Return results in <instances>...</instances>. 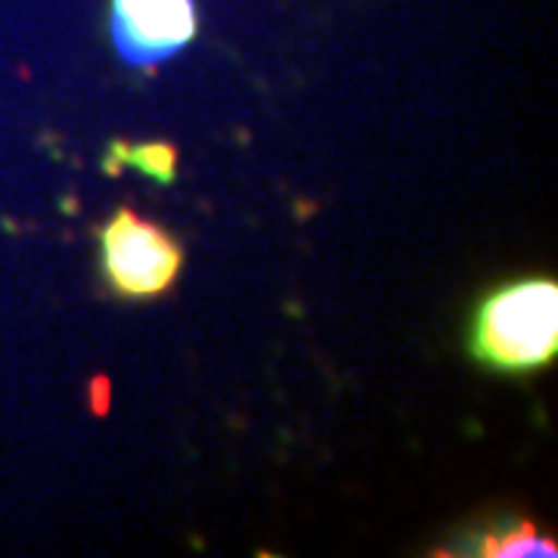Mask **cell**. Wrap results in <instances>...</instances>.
<instances>
[{"mask_svg": "<svg viewBox=\"0 0 558 558\" xmlns=\"http://www.w3.org/2000/svg\"><path fill=\"white\" fill-rule=\"evenodd\" d=\"M469 351L497 373H534L558 354V282L527 277L487 295L472 323Z\"/></svg>", "mask_w": 558, "mask_h": 558, "instance_id": "6da1fadb", "label": "cell"}, {"mask_svg": "<svg viewBox=\"0 0 558 558\" xmlns=\"http://www.w3.org/2000/svg\"><path fill=\"white\" fill-rule=\"evenodd\" d=\"M100 264L106 286L121 299H159L183 267L180 242L134 208H119L100 230Z\"/></svg>", "mask_w": 558, "mask_h": 558, "instance_id": "7a4b0ae2", "label": "cell"}, {"mask_svg": "<svg viewBox=\"0 0 558 558\" xmlns=\"http://www.w3.org/2000/svg\"><path fill=\"white\" fill-rule=\"evenodd\" d=\"M199 32L196 0H112L109 35L128 65L153 69L171 60Z\"/></svg>", "mask_w": 558, "mask_h": 558, "instance_id": "3957f363", "label": "cell"}, {"mask_svg": "<svg viewBox=\"0 0 558 558\" xmlns=\"http://www.w3.org/2000/svg\"><path fill=\"white\" fill-rule=\"evenodd\" d=\"M124 165L137 168L143 178L156 180L161 186H171L178 178V146L165 143V140H153V143H124V140H112L109 143V159H106V171L119 174Z\"/></svg>", "mask_w": 558, "mask_h": 558, "instance_id": "277c9868", "label": "cell"}, {"mask_svg": "<svg viewBox=\"0 0 558 558\" xmlns=\"http://www.w3.org/2000/svg\"><path fill=\"white\" fill-rule=\"evenodd\" d=\"M478 556H556V543L546 537H539L531 521H519L509 531L499 534H487L481 539Z\"/></svg>", "mask_w": 558, "mask_h": 558, "instance_id": "5b68a950", "label": "cell"}, {"mask_svg": "<svg viewBox=\"0 0 558 558\" xmlns=\"http://www.w3.org/2000/svg\"><path fill=\"white\" fill-rule=\"evenodd\" d=\"M90 395H94V413H106V395H109V381L102 379H94L90 385Z\"/></svg>", "mask_w": 558, "mask_h": 558, "instance_id": "8992f818", "label": "cell"}]
</instances>
